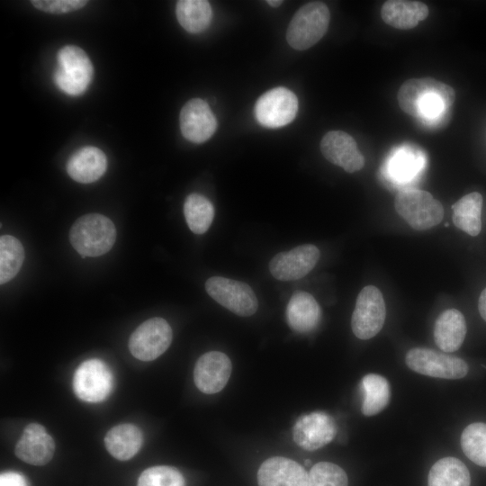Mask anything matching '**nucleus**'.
<instances>
[{"label":"nucleus","instance_id":"obj_24","mask_svg":"<svg viewBox=\"0 0 486 486\" xmlns=\"http://www.w3.org/2000/svg\"><path fill=\"white\" fill-rule=\"evenodd\" d=\"M142 442L141 430L130 423L114 426L104 436L106 450L120 461H127L136 455L141 448Z\"/></svg>","mask_w":486,"mask_h":486},{"label":"nucleus","instance_id":"obj_14","mask_svg":"<svg viewBox=\"0 0 486 486\" xmlns=\"http://www.w3.org/2000/svg\"><path fill=\"white\" fill-rule=\"evenodd\" d=\"M232 364L227 355L210 351L201 356L194 365V381L198 390L206 394L220 392L227 384Z\"/></svg>","mask_w":486,"mask_h":486},{"label":"nucleus","instance_id":"obj_4","mask_svg":"<svg viewBox=\"0 0 486 486\" xmlns=\"http://www.w3.org/2000/svg\"><path fill=\"white\" fill-rule=\"evenodd\" d=\"M330 20L328 6L319 1L302 5L292 16L286 32L289 45L304 50L315 45L327 32Z\"/></svg>","mask_w":486,"mask_h":486},{"label":"nucleus","instance_id":"obj_22","mask_svg":"<svg viewBox=\"0 0 486 486\" xmlns=\"http://www.w3.org/2000/svg\"><path fill=\"white\" fill-rule=\"evenodd\" d=\"M428 13V5L419 1L388 0L382 6L381 17L393 28L410 30L425 20Z\"/></svg>","mask_w":486,"mask_h":486},{"label":"nucleus","instance_id":"obj_9","mask_svg":"<svg viewBox=\"0 0 486 486\" xmlns=\"http://www.w3.org/2000/svg\"><path fill=\"white\" fill-rule=\"evenodd\" d=\"M205 289L214 301L238 316L248 317L257 310L256 296L246 283L212 276L206 281Z\"/></svg>","mask_w":486,"mask_h":486},{"label":"nucleus","instance_id":"obj_12","mask_svg":"<svg viewBox=\"0 0 486 486\" xmlns=\"http://www.w3.org/2000/svg\"><path fill=\"white\" fill-rule=\"evenodd\" d=\"M338 428L334 418L324 411L301 416L292 428L293 441L302 448L314 451L330 443Z\"/></svg>","mask_w":486,"mask_h":486},{"label":"nucleus","instance_id":"obj_3","mask_svg":"<svg viewBox=\"0 0 486 486\" xmlns=\"http://www.w3.org/2000/svg\"><path fill=\"white\" fill-rule=\"evenodd\" d=\"M397 213L414 230H429L441 222L444 207L430 193L405 188L397 193L394 199Z\"/></svg>","mask_w":486,"mask_h":486},{"label":"nucleus","instance_id":"obj_25","mask_svg":"<svg viewBox=\"0 0 486 486\" xmlns=\"http://www.w3.org/2000/svg\"><path fill=\"white\" fill-rule=\"evenodd\" d=\"M482 196L478 192L460 198L452 205L454 224L470 236H477L482 230Z\"/></svg>","mask_w":486,"mask_h":486},{"label":"nucleus","instance_id":"obj_30","mask_svg":"<svg viewBox=\"0 0 486 486\" xmlns=\"http://www.w3.org/2000/svg\"><path fill=\"white\" fill-rule=\"evenodd\" d=\"M24 260L22 243L14 236L0 238V284L12 280L20 271Z\"/></svg>","mask_w":486,"mask_h":486},{"label":"nucleus","instance_id":"obj_37","mask_svg":"<svg viewBox=\"0 0 486 486\" xmlns=\"http://www.w3.org/2000/svg\"><path fill=\"white\" fill-rule=\"evenodd\" d=\"M266 3H267L270 6H273V7H278L279 5H281V4L283 3V1H278V0H269V1H266Z\"/></svg>","mask_w":486,"mask_h":486},{"label":"nucleus","instance_id":"obj_7","mask_svg":"<svg viewBox=\"0 0 486 486\" xmlns=\"http://www.w3.org/2000/svg\"><path fill=\"white\" fill-rule=\"evenodd\" d=\"M405 362L418 374L443 379H461L469 370L463 359L426 347L409 350Z\"/></svg>","mask_w":486,"mask_h":486},{"label":"nucleus","instance_id":"obj_15","mask_svg":"<svg viewBox=\"0 0 486 486\" xmlns=\"http://www.w3.org/2000/svg\"><path fill=\"white\" fill-rule=\"evenodd\" d=\"M320 151L327 160L347 173L357 172L364 166L355 139L342 130L327 132L320 141Z\"/></svg>","mask_w":486,"mask_h":486},{"label":"nucleus","instance_id":"obj_34","mask_svg":"<svg viewBox=\"0 0 486 486\" xmlns=\"http://www.w3.org/2000/svg\"><path fill=\"white\" fill-rule=\"evenodd\" d=\"M33 6L50 14H64L84 7L87 1L85 0H33Z\"/></svg>","mask_w":486,"mask_h":486},{"label":"nucleus","instance_id":"obj_38","mask_svg":"<svg viewBox=\"0 0 486 486\" xmlns=\"http://www.w3.org/2000/svg\"><path fill=\"white\" fill-rule=\"evenodd\" d=\"M310 464V460H306V461H305V464H306V465H307V464Z\"/></svg>","mask_w":486,"mask_h":486},{"label":"nucleus","instance_id":"obj_21","mask_svg":"<svg viewBox=\"0 0 486 486\" xmlns=\"http://www.w3.org/2000/svg\"><path fill=\"white\" fill-rule=\"evenodd\" d=\"M321 310L315 298L303 291L295 292L286 307L290 328L298 333H308L320 323Z\"/></svg>","mask_w":486,"mask_h":486},{"label":"nucleus","instance_id":"obj_31","mask_svg":"<svg viewBox=\"0 0 486 486\" xmlns=\"http://www.w3.org/2000/svg\"><path fill=\"white\" fill-rule=\"evenodd\" d=\"M461 446L472 462L486 467V424L476 422L468 425L461 435Z\"/></svg>","mask_w":486,"mask_h":486},{"label":"nucleus","instance_id":"obj_5","mask_svg":"<svg viewBox=\"0 0 486 486\" xmlns=\"http://www.w3.org/2000/svg\"><path fill=\"white\" fill-rule=\"evenodd\" d=\"M57 61L53 75L56 86L70 95L83 94L93 76V66L86 53L77 46L68 45L58 50Z\"/></svg>","mask_w":486,"mask_h":486},{"label":"nucleus","instance_id":"obj_36","mask_svg":"<svg viewBox=\"0 0 486 486\" xmlns=\"http://www.w3.org/2000/svg\"><path fill=\"white\" fill-rule=\"evenodd\" d=\"M478 309L482 318L486 321V288L480 294Z\"/></svg>","mask_w":486,"mask_h":486},{"label":"nucleus","instance_id":"obj_23","mask_svg":"<svg viewBox=\"0 0 486 486\" xmlns=\"http://www.w3.org/2000/svg\"><path fill=\"white\" fill-rule=\"evenodd\" d=\"M466 335V322L461 311L456 309L444 310L434 326V339L444 352L458 350Z\"/></svg>","mask_w":486,"mask_h":486},{"label":"nucleus","instance_id":"obj_19","mask_svg":"<svg viewBox=\"0 0 486 486\" xmlns=\"http://www.w3.org/2000/svg\"><path fill=\"white\" fill-rule=\"evenodd\" d=\"M425 162V156L416 147H399L389 156L384 176L392 184H408L423 170Z\"/></svg>","mask_w":486,"mask_h":486},{"label":"nucleus","instance_id":"obj_33","mask_svg":"<svg viewBox=\"0 0 486 486\" xmlns=\"http://www.w3.org/2000/svg\"><path fill=\"white\" fill-rule=\"evenodd\" d=\"M137 486H185V481L177 469L158 465L144 470L138 479Z\"/></svg>","mask_w":486,"mask_h":486},{"label":"nucleus","instance_id":"obj_2","mask_svg":"<svg viewBox=\"0 0 486 486\" xmlns=\"http://www.w3.org/2000/svg\"><path fill=\"white\" fill-rule=\"evenodd\" d=\"M116 239V228L106 216L89 213L78 218L69 230L73 248L83 256H99L107 253Z\"/></svg>","mask_w":486,"mask_h":486},{"label":"nucleus","instance_id":"obj_8","mask_svg":"<svg viewBox=\"0 0 486 486\" xmlns=\"http://www.w3.org/2000/svg\"><path fill=\"white\" fill-rule=\"evenodd\" d=\"M172 336V328L166 320L151 318L132 332L128 343L129 350L140 361H152L169 347Z\"/></svg>","mask_w":486,"mask_h":486},{"label":"nucleus","instance_id":"obj_10","mask_svg":"<svg viewBox=\"0 0 486 486\" xmlns=\"http://www.w3.org/2000/svg\"><path fill=\"white\" fill-rule=\"evenodd\" d=\"M113 377L110 368L100 359H88L75 371L73 388L80 400L97 403L112 392Z\"/></svg>","mask_w":486,"mask_h":486},{"label":"nucleus","instance_id":"obj_27","mask_svg":"<svg viewBox=\"0 0 486 486\" xmlns=\"http://www.w3.org/2000/svg\"><path fill=\"white\" fill-rule=\"evenodd\" d=\"M471 476L466 465L455 457H445L431 467L428 486H470Z\"/></svg>","mask_w":486,"mask_h":486},{"label":"nucleus","instance_id":"obj_1","mask_svg":"<svg viewBox=\"0 0 486 486\" xmlns=\"http://www.w3.org/2000/svg\"><path fill=\"white\" fill-rule=\"evenodd\" d=\"M454 90L431 77L410 78L400 86V108L427 124H436L447 115L454 103Z\"/></svg>","mask_w":486,"mask_h":486},{"label":"nucleus","instance_id":"obj_13","mask_svg":"<svg viewBox=\"0 0 486 486\" xmlns=\"http://www.w3.org/2000/svg\"><path fill=\"white\" fill-rule=\"evenodd\" d=\"M320 256V250L316 246L301 245L275 255L269 263V270L277 280H298L314 268Z\"/></svg>","mask_w":486,"mask_h":486},{"label":"nucleus","instance_id":"obj_16","mask_svg":"<svg viewBox=\"0 0 486 486\" xmlns=\"http://www.w3.org/2000/svg\"><path fill=\"white\" fill-rule=\"evenodd\" d=\"M179 121L183 136L194 143L208 140L217 128L216 118L209 104L200 98L191 99L183 106Z\"/></svg>","mask_w":486,"mask_h":486},{"label":"nucleus","instance_id":"obj_17","mask_svg":"<svg viewBox=\"0 0 486 486\" xmlns=\"http://www.w3.org/2000/svg\"><path fill=\"white\" fill-rule=\"evenodd\" d=\"M55 442L46 428L38 423L27 425L17 442L15 455L26 464L41 466L53 457Z\"/></svg>","mask_w":486,"mask_h":486},{"label":"nucleus","instance_id":"obj_26","mask_svg":"<svg viewBox=\"0 0 486 486\" xmlns=\"http://www.w3.org/2000/svg\"><path fill=\"white\" fill-rule=\"evenodd\" d=\"M360 387L363 396L361 410L364 415H376L389 404L391 388L383 376L376 374H366L362 378Z\"/></svg>","mask_w":486,"mask_h":486},{"label":"nucleus","instance_id":"obj_20","mask_svg":"<svg viewBox=\"0 0 486 486\" xmlns=\"http://www.w3.org/2000/svg\"><path fill=\"white\" fill-rule=\"evenodd\" d=\"M107 159L98 148L87 146L79 148L68 158L67 172L69 176L82 184L98 180L106 170Z\"/></svg>","mask_w":486,"mask_h":486},{"label":"nucleus","instance_id":"obj_11","mask_svg":"<svg viewBox=\"0 0 486 486\" xmlns=\"http://www.w3.org/2000/svg\"><path fill=\"white\" fill-rule=\"evenodd\" d=\"M256 121L267 128H280L292 122L298 111V99L285 87L273 88L262 94L255 104Z\"/></svg>","mask_w":486,"mask_h":486},{"label":"nucleus","instance_id":"obj_35","mask_svg":"<svg viewBox=\"0 0 486 486\" xmlns=\"http://www.w3.org/2000/svg\"><path fill=\"white\" fill-rule=\"evenodd\" d=\"M0 486H27L26 481L19 473L8 472L0 476Z\"/></svg>","mask_w":486,"mask_h":486},{"label":"nucleus","instance_id":"obj_32","mask_svg":"<svg viewBox=\"0 0 486 486\" xmlns=\"http://www.w3.org/2000/svg\"><path fill=\"white\" fill-rule=\"evenodd\" d=\"M308 486H348L347 475L333 463L320 462L309 472Z\"/></svg>","mask_w":486,"mask_h":486},{"label":"nucleus","instance_id":"obj_6","mask_svg":"<svg viewBox=\"0 0 486 486\" xmlns=\"http://www.w3.org/2000/svg\"><path fill=\"white\" fill-rule=\"evenodd\" d=\"M386 306L381 291L374 285L364 286L358 293L351 318V328L360 339H370L382 329Z\"/></svg>","mask_w":486,"mask_h":486},{"label":"nucleus","instance_id":"obj_29","mask_svg":"<svg viewBox=\"0 0 486 486\" xmlns=\"http://www.w3.org/2000/svg\"><path fill=\"white\" fill-rule=\"evenodd\" d=\"M184 214L189 229L195 234H202L212 222L214 207L205 196L194 193L186 197Z\"/></svg>","mask_w":486,"mask_h":486},{"label":"nucleus","instance_id":"obj_18","mask_svg":"<svg viewBox=\"0 0 486 486\" xmlns=\"http://www.w3.org/2000/svg\"><path fill=\"white\" fill-rule=\"evenodd\" d=\"M309 473L297 462L281 456L268 458L257 471L258 486H308Z\"/></svg>","mask_w":486,"mask_h":486},{"label":"nucleus","instance_id":"obj_28","mask_svg":"<svg viewBox=\"0 0 486 486\" xmlns=\"http://www.w3.org/2000/svg\"><path fill=\"white\" fill-rule=\"evenodd\" d=\"M176 14L181 26L192 33L204 31L212 17L211 4L205 0H180L176 3Z\"/></svg>","mask_w":486,"mask_h":486}]
</instances>
